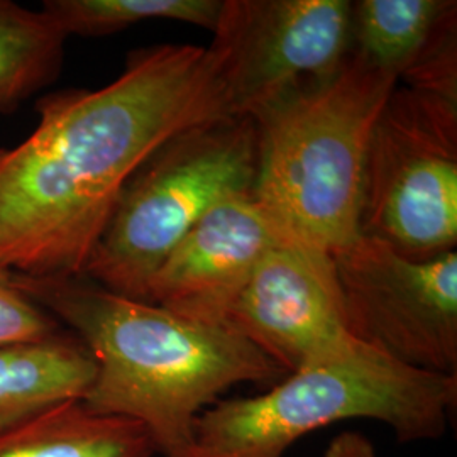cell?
<instances>
[{"label": "cell", "instance_id": "obj_1", "mask_svg": "<svg viewBox=\"0 0 457 457\" xmlns=\"http://www.w3.org/2000/svg\"><path fill=\"white\" fill-rule=\"evenodd\" d=\"M36 111L34 131L0 149V270L82 277L136 171L173 137L232 115L224 54L139 49L114 82L53 92Z\"/></svg>", "mask_w": 457, "mask_h": 457}, {"label": "cell", "instance_id": "obj_2", "mask_svg": "<svg viewBox=\"0 0 457 457\" xmlns=\"http://www.w3.org/2000/svg\"><path fill=\"white\" fill-rule=\"evenodd\" d=\"M12 281L94 358L83 402L141 425L163 457L190 454L198 417L228 388L287 375L228 324L190 320L83 277Z\"/></svg>", "mask_w": 457, "mask_h": 457}, {"label": "cell", "instance_id": "obj_3", "mask_svg": "<svg viewBox=\"0 0 457 457\" xmlns=\"http://www.w3.org/2000/svg\"><path fill=\"white\" fill-rule=\"evenodd\" d=\"M396 85L351 49L330 79L303 85L253 115V198L285 237L332 258L360 237L368 143Z\"/></svg>", "mask_w": 457, "mask_h": 457}, {"label": "cell", "instance_id": "obj_4", "mask_svg": "<svg viewBox=\"0 0 457 457\" xmlns=\"http://www.w3.org/2000/svg\"><path fill=\"white\" fill-rule=\"evenodd\" d=\"M456 402L457 376L410 368L356 339L268 392L213 403L196 420L188 456L283 457L303 436L360 419L386 425L402 444L436 441Z\"/></svg>", "mask_w": 457, "mask_h": 457}, {"label": "cell", "instance_id": "obj_5", "mask_svg": "<svg viewBox=\"0 0 457 457\" xmlns=\"http://www.w3.org/2000/svg\"><path fill=\"white\" fill-rule=\"evenodd\" d=\"M258 132L228 115L168 141L132 177L82 277L146 302L149 279L181 239L230 196L253 194Z\"/></svg>", "mask_w": 457, "mask_h": 457}, {"label": "cell", "instance_id": "obj_6", "mask_svg": "<svg viewBox=\"0 0 457 457\" xmlns=\"http://www.w3.org/2000/svg\"><path fill=\"white\" fill-rule=\"evenodd\" d=\"M361 236L411 260L457 243V100L396 85L368 143Z\"/></svg>", "mask_w": 457, "mask_h": 457}, {"label": "cell", "instance_id": "obj_7", "mask_svg": "<svg viewBox=\"0 0 457 457\" xmlns=\"http://www.w3.org/2000/svg\"><path fill=\"white\" fill-rule=\"evenodd\" d=\"M349 332L410 368L457 376V253L411 260L360 236L334 256Z\"/></svg>", "mask_w": 457, "mask_h": 457}, {"label": "cell", "instance_id": "obj_8", "mask_svg": "<svg viewBox=\"0 0 457 457\" xmlns=\"http://www.w3.org/2000/svg\"><path fill=\"white\" fill-rule=\"evenodd\" d=\"M349 0H222L212 45L224 54L232 115H253L330 79L351 51Z\"/></svg>", "mask_w": 457, "mask_h": 457}, {"label": "cell", "instance_id": "obj_9", "mask_svg": "<svg viewBox=\"0 0 457 457\" xmlns=\"http://www.w3.org/2000/svg\"><path fill=\"white\" fill-rule=\"evenodd\" d=\"M226 324L287 375L356 341L334 258L285 236L268 249Z\"/></svg>", "mask_w": 457, "mask_h": 457}, {"label": "cell", "instance_id": "obj_10", "mask_svg": "<svg viewBox=\"0 0 457 457\" xmlns=\"http://www.w3.org/2000/svg\"><path fill=\"white\" fill-rule=\"evenodd\" d=\"M283 234L253 194L215 205L149 279L146 302L204 324H226L258 264Z\"/></svg>", "mask_w": 457, "mask_h": 457}, {"label": "cell", "instance_id": "obj_11", "mask_svg": "<svg viewBox=\"0 0 457 457\" xmlns=\"http://www.w3.org/2000/svg\"><path fill=\"white\" fill-rule=\"evenodd\" d=\"M351 49L413 90L457 100V2H353Z\"/></svg>", "mask_w": 457, "mask_h": 457}, {"label": "cell", "instance_id": "obj_12", "mask_svg": "<svg viewBox=\"0 0 457 457\" xmlns=\"http://www.w3.org/2000/svg\"><path fill=\"white\" fill-rule=\"evenodd\" d=\"M96 362L73 334L0 347V436L46 410L85 400Z\"/></svg>", "mask_w": 457, "mask_h": 457}, {"label": "cell", "instance_id": "obj_13", "mask_svg": "<svg viewBox=\"0 0 457 457\" xmlns=\"http://www.w3.org/2000/svg\"><path fill=\"white\" fill-rule=\"evenodd\" d=\"M156 445L129 419L90 409L83 400L46 410L0 436V457H153Z\"/></svg>", "mask_w": 457, "mask_h": 457}, {"label": "cell", "instance_id": "obj_14", "mask_svg": "<svg viewBox=\"0 0 457 457\" xmlns=\"http://www.w3.org/2000/svg\"><path fill=\"white\" fill-rule=\"evenodd\" d=\"M66 39L41 9L0 0V114L58 79Z\"/></svg>", "mask_w": 457, "mask_h": 457}, {"label": "cell", "instance_id": "obj_15", "mask_svg": "<svg viewBox=\"0 0 457 457\" xmlns=\"http://www.w3.org/2000/svg\"><path fill=\"white\" fill-rule=\"evenodd\" d=\"M222 0H45L41 11L68 36H107L146 21H177L212 31Z\"/></svg>", "mask_w": 457, "mask_h": 457}, {"label": "cell", "instance_id": "obj_16", "mask_svg": "<svg viewBox=\"0 0 457 457\" xmlns=\"http://www.w3.org/2000/svg\"><path fill=\"white\" fill-rule=\"evenodd\" d=\"M65 328L0 270V347L48 341Z\"/></svg>", "mask_w": 457, "mask_h": 457}, {"label": "cell", "instance_id": "obj_17", "mask_svg": "<svg viewBox=\"0 0 457 457\" xmlns=\"http://www.w3.org/2000/svg\"><path fill=\"white\" fill-rule=\"evenodd\" d=\"M324 457H376L373 444L358 432H343L334 437Z\"/></svg>", "mask_w": 457, "mask_h": 457}, {"label": "cell", "instance_id": "obj_18", "mask_svg": "<svg viewBox=\"0 0 457 457\" xmlns=\"http://www.w3.org/2000/svg\"><path fill=\"white\" fill-rule=\"evenodd\" d=\"M188 457H192V456H188Z\"/></svg>", "mask_w": 457, "mask_h": 457}]
</instances>
